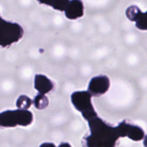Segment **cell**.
Masks as SVG:
<instances>
[{"label":"cell","instance_id":"obj_10","mask_svg":"<svg viewBox=\"0 0 147 147\" xmlns=\"http://www.w3.org/2000/svg\"><path fill=\"white\" fill-rule=\"evenodd\" d=\"M33 104V100L25 95H21L17 98L16 105L18 109L28 110Z\"/></svg>","mask_w":147,"mask_h":147},{"label":"cell","instance_id":"obj_6","mask_svg":"<svg viewBox=\"0 0 147 147\" xmlns=\"http://www.w3.org/2000/svg\"><path fill=\"white\" fill-rule=\"evenodd\" d=\"M126 16L130 21L136 22V27L141 30H147V11L143 13L134 5L127 7Z\"/></svg>","mask_w":147,"mask_h":147},{"label":"cell","instance_id":"obj_1","mask_svg":"<svg viewBox=\"0 0 147 147\" xmlns=\"http://www.w3.org/2000/svg\"><path fill=\"white\" fill-rule=\"evenodd\" d=\"M90 134L84 138L86 147H116L119 138L126 137L140 141L145 138L144 130L139 126L127 123L125 121L117 126L107 123L98 114L87 120ZM57 147H72L68 142H61Z\"/></svg>","mask_w":147,"mask_h":147},{"label":"cell","instance_id":"obj_12","mask_svg":"<svg viewBox=\"0 0 147 147\" xmlns=\"http://www.w3.org/2000/svg\"><path fill=\"white\" fill-rule=\"evenodd\" d=\"M39 147H56V146L53 143L46 142L41 144Z\"/></svg>","mask_w":147,"mask_h":147},{"label":"cell","instance_id":"obj_4","mask_svg":"<svg viewBox=\"0 0 147 147\" xmlns=\"http://www.w3.org/2000/svg\"><path fill=\"white\" fill-rule=\"evenodd\" d=\"M91 94L87 91L74 92L71 95V100L75 108L82 114L95 110L91 103Z\"/></svg>","mask_w":147,"mask_h":147},{"label":"cell","instance_id":"obj_7","mask_svg":"<svg viewBox=\"0 0 147 147\" xmlns=\"http://www.w3.org/2000/svg\"><path fill=\"white\" fill-rule=\"evenodd\" d=\"M65 17L69 20H76L84 15V5L80 0L69 1L64 11Z\"/></svg>","mask_w":147,"mask_h":147},{"label":"cell","instance_id":"obj_2","mask_svg":"<svg viewBox=\"0 0 147 147\" xmlns=\"http://www.w3.org/2000/svg\"><path fill=\"white\" fill-rule=\"evenodd\" d=\"M33 120V114L28 110H9L0 114V126L3 127H13L17 125L27 126Z\"/></svg>","mask_w":147,"mask_h":147},{"label":"cell","instance_id":"obj_9","mask_svg":"<svg viewBox=\"0 0 147 147\" xmlns=\"http://www.w3.org/2000/svg\"><path fill=\"white\" fill-rule=\"evenodd\" d=\"M33 104L37 109L43 110L48 106L49 100L45 95L38 93L33 100Z\"/></svg>","mask_w":147,"mask_h":147},{"label":"cell","instance_id":"obj_5","mask_svg":"<svg viewBox=\"0 0 147 147\" xmlns=\"http://www.w3.org/2000/svg\"><path fill=\"white\" fill-rule=\"evenodd\" d=\"M110 85V79L107 76H96L92 78L89 82L87 91L92 96H99L108 91Z\"/></svg>","mask_w":147,"mask_h":147},{"label":"cell","instance_id":"obj_13","mask_svg":"<svg viewBox=\"0 0 147 147\" xmlns=\"http://www.w3.org/2000/svg\"><path fill=\"white\" fill-rule=\"evenodd\" d=\"M144 145L145 147H147V135L145 136V138H144Z\"/></svg>","mask_w":147,"mask_h":147},{"label":"cell","instance_id":"obj_11","mask_svg":"<svg viewBox=\"0 0 147 147\" xmlns=\"http://www.w3.org/2000/svg\"><path fill=\"white\" fill-rule=\"evenodd\" d=\"M69 0H60V1H51L50 2L38 1L40 3L45 4L53 8L55 10L60 11H64Z\"/></svg>","mask_w":147,"mask_h":147},{"label":"cell","instance_id":"obj_3","mask_svg":"<svg viewBox=\"0 0 147 147\" xmlns=\"http://www.w3.org/2000/svg\"><path fill=\"white\" fill-rule=\"evenodd\" d=\"M24 29L17 23L0 19V45L2 48L10 46L22 38Z\"/></svg>","mask_w":147,"mask_h":147},{"label":"cell","instance_id":"obj_8","mask_svg":"<svg viewBox=\"0 0 147 147\" xmlns=\"http://www.w3.org/2000/svg\"><path fill=\"white\" fill-rule=\"evenodd\" d=\"M34 87L38 94L45 95L53 89L54 84L47 76L36 74L34 78Z\"/></svg>","mask_w":147,"mask_h":147}]
</instances>
